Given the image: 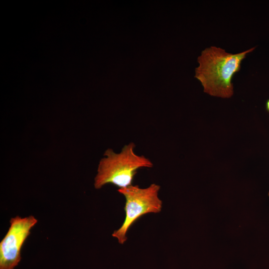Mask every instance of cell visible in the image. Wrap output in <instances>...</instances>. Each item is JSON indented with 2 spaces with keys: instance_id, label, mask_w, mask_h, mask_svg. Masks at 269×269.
<instances>
[{
  "instance_id": "1",
  "label": "cell",
  "mask_w": 269,
  "mask_h": 269,
  "mask_svg": "<svg viewBox=\"0 0 269 269\" xmlns=\"http://www.w3.org/2000/svg\"><path fill=\"white\" fill-rule=\"evenodd\" d=\"M255 47L237 54L227 52L220 47L206 48L198 57L199 66L195 77L201 83L204 92L209 95L229 98L234 94L232 79L240 70L242 61Z\"/></svg>"
},
{
  "instance_id": "2",
  "label": "cell",
  "mask_w": 269,
  "mask_h": 269,
  "mask_svg": "<svg viewBox=\"0 0 269 269\" xmlns=\"http://www.w3.org/2000/svg\"><path fill=\"white\" fill-rule=\"evenodd\" d=\"M135 144L131 142L124 145L119 153L111 148L105 151L94 179L96 189H100L107 184L115 185L119 188L128 187L132 185L137 170L153 167L149 159L135 153Z\"/></svg>"
},
{
  "instance_id": "3",
  "label": "cell",
  "mask_w": 269,
  "mask_h": 269,
  "mask_svg": "<svg viewBox=\"0 0 269 269\" xmlns=\"http://www.w3.org/2000/svg\"><path fill=\"white\" fill-rule=\"evenodd\" d=\"M160 188L159 185L152 183L146 188L132 185L118 190L125 198V218L122 225L114 231L112 236L120 244L126 242L129 229L138 219L147 214L161 211L162 202L158 196Z\"/></svg>"
},
{
  "instance_id": "4",
  "label": "cell",
  "mask_w": 269,
  "mask_h": 269,
  "mask_svg": "<svg viewBox=\"0 0 269 269\" xmlns=\"http://www.w3.org/2000/svg\"><path fill=\"white\" fill-rule=\"evenodd\" d=\"M10 226L0 242V269H13L21 260L20 251L31 229L37 223L32 215L11 218Z\"/></svg>"
},
{
  "instance_id": "5",
  "label": "cell",
  "mask_w": 269,
  "mask_h": 269,
  "mask_svg": "<svg viewBox=\"0 0 269 269\" xmlns=\"http://www.w3.org/2000/svg\"><path fill=\"white\" fill-rule=\"evenodd\" d=\"M266 108L267 111L269 113V99L266 102Z\"/></svg>"
},
{
  "instance_id": "6",
  "label": "cell",
  "mask_w": 269,
  "mask_h": 269,
  "mask_svg": "<svg viewBox=\"0 0 269 269\" xmlns=\"http://www.w3.org/2000/svg\"><path fill=\"white\" fill-rule=\"evenodd\" d=\"M268 195H269V193H268Z\"/></svg>"
}]
</instances>
